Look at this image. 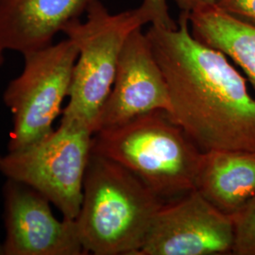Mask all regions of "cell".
<instances>
[{
  "label": "cell",
  "instance_id": "obj_2",
  "mask_svg": "<svg viewBox=\"0 0 255 255\" xmlns=\"http://www.w3.org/2000/svg\"><path fill=\"white\" fill-rule=\"evenodd\" d=\"M164 204L124 166L91 152L75 219L86 255H137Z\"/></svg>",
  "mask_w": 255,
  "mask_h": 255
},
{
  "label": "cell",
  "instance_id": "obj_16",
  "mask_svg": "<svg viewBox=\"0 0 255 255\" xmlns=\"http://www.w3.org/2000/svg\"><path fill=\"white\" fill-rule=\"evenodd\" d=\"M182 12L190 14L216 7V0H172Z\"/></svg>",
  "mask_w": 255,
  "mask_h": 255
},
{
  "label": "cell",
  "instance_id": "obj_14",
  "mask_svg": "<svg viewBox=\"0 0 255 255\" xmlns=\"http://www.w3.org/2000/svg\"><path fill=\"white\" fill-rule=\"evenodd\" d=\"M216 7L230 17L255 27V0H216Z\"/></svg>",
  "mask_w": 255,
  "mask_h": 255
},
{
  "label": "cell",
  "instance_id": "obj_12",
  "mask_svg": "<svg viewBox=\"0 0 255 255\" xmlns=\"http://www.w3.org/2000/svg\"><path fill=\"white\" fill-rule=\"evenodd\" d=\"M189 25L197 40L220 50L237 64L255 90V27L230 17L217 7L192 12Z\"/></svg>",
  "mask_w": 255,
  "mask_h": 255
},
{
  "label": "cell",
  "instance_id": "obj_5",
  "mask_svg": "<svg viewBox=\"0 0 255 255\" xmlns=\"http://www.w3.org/2000/svg\"><path fill=\"white\" fill-rule=\"evenodd\" d=\"M93 131L78 119L63 116L60 126L36 143L0 157V172L48 199L63 215L76 219L92 152Z\"/></svg>",
  "mask_w": 255,
  "mask_h": 255
},
{
  "label": "cell",
  "instance_id": "obj_8",
  "mask_svg": "<svg viewBox=\"0 0 255 255\" xmlns=\"http://www.w3.org/2000/svg\"><path fill=\"white\" fill-rule=\"evenodd\" d=\"M3 197L6 234L0 255H86L75 219H57L43 194L7 179Z\"/></svg>",
  "mask_w": 255,
  "mask_h": 255
},
{
  "label": "cell",
  "instance_id": "obj_6",
  "mask_svg": "<svg viewBox=\"0 0 255 255\" xmlns=\"http://www.w3.org/2000/svg\"><path fill=\"white\" fill-rule=\"evenodd\" d=\"M23 56L22 73L9 82L3 95L12 115L8 151L23 149L53 131L55 119L69 94L79 49L66 38Z\"/></svg>",
  "mask_w": 255,
  "mask_h": 255
},
{
  "label": "cell",
  "instance_id": "obj_17",
  "mask_svg": "<svg viewBox=\"0 0 255 255\" xmlns=\"http://www.w3.org/2000/svg\"><path fill=\"white\" fill-rule=\"evenodd\" d=\"M3 50L0 48V65L2 64V63H3V61H4V57H3Z\"/></svg>",
  "mask_w": 255,
  "mask_h": 255
},
{
  "label": "cell",
  "instance_id": "obj_11",
  "mask_svg": "<svg viewBox=\"0 0 255 255\" xmlns=\"http://www.w3.org/2000/svg\"><path fill=\"white\" fill-rule=\"evenodd\" d=\"M196 190L225 215L234 217L255 197V151L202 152Z\"/></svg>",
  "mask_w": 255,
  "mask_h": 255
},
{
  "label": "cell",
  "instance_id": "obj_7",
  "mask_svg": "<svg viewBox=\"0 0 255 255\" xmlns=\"http://www.w3.org/2000/svg\"><path fill=\"white\" fill-rule=\"evenodd\" d=\"M234 238L233 218L194 190L159 209L137 255H232Z\"/></svg>",
  "mask_w": 255,
  "mask_h": 255
},
{
  "label": "cell",
  "instance_id": "obj_10",
  "mask_svg": "<svg viewBox=\"0 0 255 255\" xmlns=\"http://www.w3.org/2000/svg\"><path fill=\"white\" fill-rule=\"evenodd\" d=\"M97 1L103 0H0V48L25 55L50 46Z\"/></svg>",
  "mask_w": 255,
  "mask_h": 255
},
{
  "label": "cell",
  "instance_id": "obj_9",
  "mask_svg": "<svg viewBox=\"0 0 255 255\" xmlns=\"http://www.w3.org/2000/svg\"><path fill=\"white\" fill-rule=\"evenodd\" d=\"M164 74L142 27L128 36L119 56L116 79L95 128V132L150 112L169 110ZM94 132V133H95Z\"/></svg>",
  "mask_w": 255,
  "mask_h": 255
},
{
  "label": "cell",
  "instance_id": "obj_4",
  "mask_svg": "<svg viewBox=\"0 0 255 255\" xmlns=\"http://www.w3.org/2000/svg\"><path fill=\"white\" fill-rule=\"evenodd\" d=\"M139 8L110 13L102 1L86 11V20H74L63 32L79 49L69 89V101L62 116L85 123L95 132L101 109L109 97L122 47L129 33L146 25Z\"/></svg>",
  "mask_w": 255,
  "mask_h": 255
},
{
  "label": "cell",
  "instance_id": "obj_3",
  "mask_svg": "<svg viewBox=\"0 0 255 255\" xmlns=\"http://www.w3.org/2000/svg\"><path fill=\"white\" fill-rule=\"evenodd\" d=\"M92 152L124 166L164 203L196 190L202 151L163 110L95 132Z\"/></svg>",
  "mask_w": 255,
  "mask_h": 255
},
{
  "label": "cell",
  "instance_id": "obj_13",
  "mask_svg": "<svg viewBox=\"0 0 255 255\" xmlns=\"http://www.w3.org/2000/svg\"><path fill=\"white\" fill-rule=\"evenodd\" d=\"M234 247L232 255H255V197L233 217Z\"/></svg>",
  "mask_w": 255,
  "mask_h": 255
},
{
  "label": "cell",
  "instance_id": "obj_1",
  "mask_svg": "<svg viewBox=\"0 0 255 255\" xmlns=\"http://www.w3.org/2000/svg\"><path fill=\"white\" fill-rule=\"evenodd\" d=\"M168 89L169 118L202 152L255 151V99L246 79L216 48L193 36L189 14L146 32Z\"/></svg>",
  "mask_w": 255,
  "mask_h": 255
},
{
  "label": "cell",
  "instance_id": "obj_15",
  "mask_svg": "<svg viewBox=\"0 0 255 255\" xmlns=\"http://www.w3.org/2000/svg\"><path fill=\"white\" fill-rule=\"evenodd\" d=\"M138 8L145 16L147 24L166 28L177 27L178 23L170 16L167 0H143Z\"/></svg>",
  "mask_w": 255,
  "mask_h": 255
}]
</instances>
